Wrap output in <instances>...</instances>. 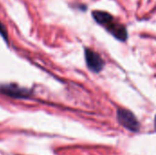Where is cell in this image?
Wrapping results in <instances>:
<instances>
[{"label": "cell", "instance_id": "6", "mask_svg": "<svg viewBox=\"0 0 156 155\" xmlns=\"http://www.w3.org/2000/svg\"><path fill=\"white\" fill-rule=\"evenodd\" d=\"M0 35H1L2 37L5 39V41L8 42V36H7L6 29H5V27L3 26V24L1 23V21H0Z\"/></svg>", "mask_w": 156, "mask_h": 155}, {"label": "cell", "instance_id": "7", "mask_svg": "<svg viewBox=\"0 0 156 155\" xmlns=\"http://www.w3.org/2000/svg\"><path fill=\"white\" fill-rule=\"evenodd\" d=\"M154 128H155V131H156V115H155V117H154Z\"/></svg>", "mask_w": 156, "mask_h": 155}, {"label": "cell", "instance_id": "2", "mask_svg": "<svg viewBox=\"0 0 156 155\" xmlns=\"http://www.w3.org/2000/svg\"><path fill=\"white\" fill-rule=\"evenodd\" d=\"M84 55L86 64L90 70H91L94 73H100L104 69V61L99 53L95 52L91 48H85Z\"/></svg>", "mask_w": 156, "mask_h": 155}, {"label": "cell", "instance_id": "5", "mask_svg": "<svg viewBox=\"0 0 156 155\" xmlns=\"http://www.w3.org/2000/svg\"><path fill=\"white\" fill-rule=\"evenodd\" d=\"M92 16L94 18V20L101 26H102L103 27L109 24L111 21H112L114 18L113 16L109 14L108 12L105 11H101V10H95L92 12Z\"/></svg>", "mask_w": 156, "mask_h": 155}, {"label": "cell", "instance_id": "4", "mask_svg": "<svg viewBox=\"0 0 156 155\" xmlns=\"http://www.w3.org/2000/svg\"><path fill=\"white\" fill-rule=\"evenodd\" d=\"M0 91L8 97H12V98H16V99H25V98H28L30 95L29 90L20 88V87H17L16 85L1 86Z\"/></svg>", "mask_w": 156, "mask_h": 155}, {"label": "cell", "instance_id": "3", "mask_svg": "<svg viewBox=\"0 0 156 155\" xmlns=\"http://www.w3.org/2000/svg\"><path fill=\"white\" fill-rule=\"evenodd\" d=\"M104 28H106V30L112 34L116 39L120 40V41H125L128 38V32H127V28L121 23L116 22L114 19L112 21H111L109 24H107Z\"/></svg>", "mask_w": 156, "mask_h": 155}, {"label": "cell", "instance_id": "1", "mask_svg": "<svg viewBox=\"0 0 156 155\" xmlns=\"http://www.w3.org/2000/svg\"><path fill=\"white\" fill-rule=\"evenodd\" d=\"M117 120L121 125L131 132H137L140 129V123L137 118L129 110L119 109L117 111Z\"/></svg>", "mask_w": 156, "mask_h": 155}]
</instances>
